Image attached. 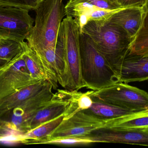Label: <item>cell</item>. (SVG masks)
I'll return each mask as SVG.
<instances>
[{"mask_svg":"<svg viewBox=\"0 0 148 148\" xmlns=\"http://www.w3.org/2000/svg\"><path fill=\"white\" fill-rule=\"evenodd\" d=\"M64 0H43L36 6L35 24L26 40L36 54L56 50L61 23L66 16Z\"/></svg>","mask_w":148,"mask_h":148,"instance_id":"6da1fadb","label":"cell"},{"mask_svg":"<svg viewBox=\"0 0 148 148\" xmlns=\"http://www.w3.org/2000/svg\"><path fill=\"white\" fill-rule=\"evenodd\" d=\"M82 33L90 37L113 69L127 54L132 40L124 29L109 20L89 21Z\"/></svg>","mask_w":148,"mask_h":148,"instance_id":"7a4b0ae2","label":"cell"},{"mask_svg":"<svg viewBox=\"0 0 148 148\" xmlns=\"http://www.w3.org/2000/svg\"><path fill=\"white\" fill-rule=\"evenodd\" d=\"M79 49L81 75L85 88L95 91L120 82L111 65L84 33L79 34Z\"/></svg>","mask_w":148,"mask_h":148,"instance_id":"3957f363","label":"cell"},{"mask_svg":"<svg viewBox=\"0 0 148 148\" xmlns=\"http://www.w3.org/2000/svg\"><path fill=\"white\" fill-rule=\"evenodd\" d=\"M79 34V26L73 17L66 16L64 18L59 31L64 62L60 85L69 90H78L85 87L81 75Z\"/></svg>","mask_w":148,"mask_h":148,"instance_id":"277c9868","label":"cell"},{"mask_svg":"<svg viewBox=\"0 0 148 148\" xmlns=\"http://www.w3.org/2000/svg\"><path fill=\"white\" fill-rule=\"evenodd\" d=\"M93 102L110 104L133 111L148 109V94L124 83H117L98 90L89 91Z\"/></svg>","mask_w":148,"mask_h":148,"instance_id":"5b68a950","label":"cell"},{"mask_svg":"<svg viewBox=\"0 0 148 148\" xmlns=\"http://www.w3.org/2000/svg\"><path fill=\"white\" fill-rule=\"evenodd\" d=\"M29 10L0 3V36L21 42L34 26Z\"/></svg>","mask_w":148,"mask_h":148,"instance_id":"8992f818","label":"cell"},{"mask_svg":"<svg viewBox=\"0 0 148 148\" xmlns=\"http://www.w3.org/2000/svg\"><path fill=\"white\" fill-rule=\"evenodd\" d=\"M37 82L32 78L27 68L22 50L0 67V100Z\"/></svg>","mask_w":148,"mask_h":148,"instance_id":"52a82bcc","label":"cell"},{"mask_svg":"<svg viewBox=\"0 0 148 148\" xmlns=\"http://www.w3.org/2000/svg\"><path fill=\"white\" fill-rule=\"evenodd\" d=\"M106 123V120L85 110H81L69 118L63 119L46 140L67 137H83L95 130L105 127Z\"/></svg>","mask_w":148,"mask_h":148,"instance_id":"ba28073f","label":"cell"},{"mask_svg":"<svg viewBox=\"0 0 148 148\" xmlns=\"http://www.w3.org/2000/svg\"><path fill=\"white\" fill-rule=\"evenodd\" d=\"M52 89L53 86L49 82L41 91L10 112L12 114L10 120L8 121L16 131L21 135L28 132L30 120L37 111L53 98Z\"/></svg>","mask_w":148,"mask_h":148,"instance_id":"9c48e42d","label":"cell"},{"mask_svg":"<svg viewBox=\"0 0 148 148\" xmlns=\"http://www.w3.org/2000/svg\"><path fill=\"white\" fill-rule=\"evenodd\" d=\"M83 137L92 140L95 143H120L148 146V132L140 130L104 127L95 130Z\"/></svg>","mask_w":148,"mask_h":148,"instance_id":"30bf717a","label":"cell"},{"mask_svg":"<svg viewBox=\"0 0 148 148\" xmlns=\"http://www.w3.org/2000/svg\"><path fill=\"white\" fill-rule=\"evenodd\" d=\"M70 92L71 90L67 89H58L51 101L39 109L30 120L28 132L64 114L70 103Z\"/></svg>","mask_w":148,"mask_h":148,"instance_id":"8fae6325","label":"cell"},{"mask_svg":"<svg viewBox=\"0 0 148 148\" xmlns=\"http://www.w3.org/2000/svg\"><path fill=\"white\" fill-rule=\"evenodd\" d=\"M121 82L128 83L148 80V55L133 56L127 54L114 67Z\"/></svg>","mask_w":148,"mask_h":148,"instance_id":"7c38bea8","label":"cell"},{"mask_svg":"<svg viewBox=\"0 0 148 148\" xmlns=\"http://www.w3.org/2000/svg\"><path fill=\"white\" fill-rule=\"evenodd\" d=\"M145 11V6L124 8L114 14L109 21L121 27L133 39L140 28Z\"/></svg>","mask_w":148,"mask_h":148,"instance_id":"4fadbf2b","label":"cell"},{"mask_svg":"<svg viewBox=\"0 0 148 148\" xmlns=\"http://www.w3.org/2000/svg\"><path fill=\"white\" fill-rule=\"evenodd\" d=\"M49 82L47 81H40L0 100V117L22 105L41 91Z\"/></svg>","mask_w":148,"mask_h":148,"instance_id":"5bb4252c","label":"cell"},{"mask_svg":"<svg viewBox=\"0 0 148 148\" xmlns=\"http://www.w3.org/2000/svg\"><path fill=\"white\" fill-rule=\"evenodd\" d=\"M106 121L105 127L108 128L148 132V109Z\"/></svg>","mask_w":148,"mask_h":148,"instance_id":"9a60e30c","label":"cell"},{"mask_svg":"<svg viewBox=\"0 0 148 148\" xmlns=\"http://www.w3.org/2000/svg\"><path fill=\"white\" fill-rule=\"evenodd\" d=\"M63 119L64 115H62L21 135L19 142L27 145L40 144L47 140L48 136L58 127Z\"/></svg>","mask_w":148,"mask_h":148,"instance_id":"2e32d148","label":"cell"},{"mask_svg":"<svg viewBox=\"0 0 148 148\" xmlns=\"http://www.w3.org/2000/svg\"><path fill=\"white\" fill-rule=\"evenodd\" d=\"M23 52V58L32 78L36 81H49L48 76L41 61L27 42L20 43Z\"/></svg>","mask_w":148,"mask_h":148,"instance_id":"e0dca14e","label":"cell"},{"mask_svg":"<svg viewBox=\"0 0 148 148\" xmlns=\"http://www.w3.org/2000/svg\"><path fill=\"white\" fill-rule=\"evenodd\" d=\"M127 54L133 56L148 55V10L146 8L140 28L132 39Z\"/></svg>","mask_w":148,"mask_h":148,"instance_id":"ac0fdd59","label":"cell"},{"mask_svg":"<svg viewBox=\"0 0 148 148\" xmlns=\"http://www.w3.org/2000/svg\"><path fill=\"white\" fill-rule=\"evenodd\" d=\"M84 110L104 120L116 119L138 112L125 109L110 104L95 102H93L92 106L90 108Z\"/></svg>","mask_w":148,"mask_h":148,"instance_id":"d6986e66","label":"cell"},{"mask_svg":"<svg viewBox=\"0 0 148 148\" xmlns=\"http://www.w3.org/2000/svg\"><path fill=\"white\" fill-rule=\"evenodd\" d=\"M22 50L21 43L9 40L0 46V67L7 64Z\"/></svg>","mask_w":148,"mask_h":148,"instance_id":"ffe728a7","label":"cell"},{"mask_svg":"<svg viewBox=\"0 0 148 148\" xmlns=\"http://www.w3.org/2000/svg\"><path fill=\"white\" fill-rule=\"evenodd\" d=\"M99 8L85 2H81L75 3H67L65 5V11L66 16L75 18L83 14L90 16L92 11Z\"/></svg>","mask_w":148,"mask_h":148,"instance_id":"44dd1931","label":"cell"},{"mask_svg":"<svg viewBox=\"0 0 148 148\" xmlns=\"http://www.w3.org/2000/svg\"><path fill=\"white\" fill-rule=\"evenodd\" d=\"M95 143L92 140L84 137H67L60 138L44 141L41 144H53V145L76 146L85 145Z\"/></svg>","mask_w":148,"mask_h":148,"instance_id":"7402d4cb","label":"cell"},{"mask_svg":"<svg viewBox=\"0 0 148 148\" xmlns=\"http://www.w3.org/2000/svg\"><path fill=\"white\" fill-rule=\"evenodd\" d=\"M124 8H119L115 9L95 10L91 12L89 17V21H105L109 20L112 15Z\"/></svg>","mask_w":148,"mask_h":148,"instance_id":"603a6c76","label":"cell"},{"mask_svg":"<svg viewBox=\"0 0 148 148\" xmlns=\"http://www.w3.org/2000/svg\"><path fill=\"white\" fill-rule=\"evenodd\" d=\"M0 3L29 10H35L37 6V0H0Z\"/></svg>","mask_w":148,"mask_h":148,"instance_id":"cb8c5ba5","label":"cell"},{"mask_svg":"<svg viewBox=\"0 0 148 148\" xmlns=\"http://www.w3.org/2000/svg\"><path fill=\"white\" fill-rule=\"evenodd\" d=\"M81 2L88 3L102 9L113 10L122 8H119L109 0H69L68 3H75Z\"/></svg>","mask_w":148,"mask_h":148,"instance_id":"d4e9b609","label":"cell"},{"mask_svg":"<svg viewBox=\"0 0 148 148\" xmlns=\"http://www.w3.org/2000/svg\"><path fill=\"white\" fill-rule=\"evenodd\" d=\"M20 135L13 128L9 122L0 120V140L8 137H18Z\"/></svg>","mask_w":148,"mask_h":148,"instance_id":"484cf974","label":"cell"},{"mask_svg":"<svg viewBox=\"0 0 148 148\" xmlns=\"http://www.w3.org/2000/svg\"><path fill=\"white\" fill-rule=\"evenodd\" d=\"M119 8L143 7L146 5L147 0H109Z\"/></svg>","mask_w":148,"mask_h":148,"instance_id":"4316f807","label":"cell"},{"mask_svg":"<svg viewBox=\"0 0 148 148\" xmlns=\"http://www.w3.org/2000/svg\"><path fill=\"white\" fill-rule=\"evenodd\" d=\"M9 40L5 39V38H3V37L0 36V46H2L4 43H6Z\"/></svg>","mask_w":148,"mask_h":148,"instance_id":"83f0119b","label":"cell"},{"mask_svg":"<svg viewBox=\"0 0 148 148\" xmlns=\"http://www.w3.org/2000/svg\"><path fill=\"white\" fill-rule=\"evenodd\" d=\"M145 7H146V9L148 10V0H147V3H146V5H145Z\"/></svg>","mask_w":148,"mask_h":148,"instance_id":"f1b7e54d","label":"cell"},{"mask_svg":"<svg viewBox=\"0 0 148 148\" xmlns=\"http://www.w3.org/2000/svg\"><path fill=\"white\" fill-rule=\"evenodd\" d=\"M43 1V0H37V5Z\"/></svg>","mask_w":148,"mask_h":148,"instance_id":"f546056e","label":"cell"}]
</instances>
